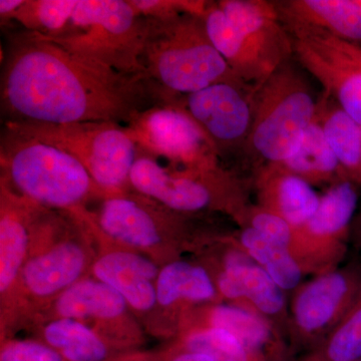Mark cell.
<instances>
[{
  "mask_svg": "<svg viewBox=\"0 0 361 361\" xmlns=\"http://www.w3.org/2000/svg\"><path fill=\"white\" fill-rule=\"evenodd\" d=\"M144 75L121 73L23 30L9 39L1 73L4 122H110L174 102Z\"/></svg>",
  "mask_w": 361,
  "mask_h": 361,
  "instance_id": "obj_1",
  "label": "cell"
},
{
  "mask_svg": "<svg viewBox=\"0 0 361 361\" xmlns=\"http://www.w3.org/2000/svg\"><path fill=\"white\" fill-rule=\"evenodd\" d=\"M1 182L45 209L68 211L87 222V201L106 196L87 169L63 149L4 123L0 142Z\"/></svg>",
  "mask_w": 361,
  "mask_h": 361,
  "instance_id": "obj_2",
  "label": "cell"
},
{
  "mask_svg": "<svg viewBox=\"0 0 361 361\" xmlns=\"http://www.w3.org/2000/svg\"><path fill=\"white\" fill-rule=\"evenodd\" d=\"M141 63L153 82L177 97L218 82H244L209 39L204 16L196 14L148 18Z\"/></svg>",
  "mask_w": 361,
  "mask_h": 361,
  "instance_id": "obj_3",
  "label": "cell"
},
{
  "mask_svg": "<svg viewBox=\"0 0 361 361\" xmlns=\"http://www.w3.org/2000/svg\"><path fill=\"white\" fill-rule=\"evenodd\" d=\"M147 30L148 18L135 13L127 0H78L63 32L39 35L99 65L147 75L141 63Z\"/></svg>",
  "mask_w": 361,
  "mask_h": 361,
  "instance_id": "obj_4",
  "label": "cell"
},
{
  "mask_svg": "<svg viewBox=\"0 0 361 361\" xmlns=\"http://www.w3.org/2000/svg\"><path fill=\"white\" fill-rule=\"evenodd\" d=\"M317 104L306 78L287 61L256 90L244 149L266 166L290 158L314 120Z\"/></svg>",
  "mask_w": 361,
  "mask_h": 361,
  "instance_id": "obj_5",
  "label": "cell"
},
{
  "mask_svg": "<svg viewBox=\"0 0 361 361\" xmlns=\"http://www.w3.org/2000/svg\"><path fill=\"white\" fill-rule=\"evenodd\" d=\"M4 123L70 154L87 169L106 195L132 190L130 174L137 148L125 126L110 122Z\"/></svg>",
  "mask_w": 361,
  "mask_h": 361,
  "instance_id": "obj_6",
  "label": "cell"
},
{
  "mask_svg": "<svg viewBox=\"0 0 361 361\" xmlns=\"http://www.w3.org/2000/svg\"><path fill=\"white\" fill-rule=\"evenodd\" d=\"M133 191L180 214L224 210L239 219L246 209L238 182L222 167L215 170H179L161 165L155 157L137 149L130 174Z\"/></svg>",
  "mask_w": 361,
  "mask_h": 361,
  "instance_id": "obj_7",
  "label": "cell"
},
{
  "mask_svg": "<svg viewBox=\"0 0 361 361\" xmlns=\"http://www.w3.org/2000/svg\"><path fill=\"white\" fill-rule=\"evenodd\" d=\"M125 128L137 149L165 159L170 167L192 171L221 168L213 142L180 106L179 99L142 111Z\"/></svg>",
  "mask_w": 361,
  "mask_h": 361,
  "instance_id": "obj_8",
  "label": "cell"
},
{
  "mask_svg": "<svg viewBox=\"0 0 361 361\" xmlns=\"http://www.w3.org/2000/svg\"><path fill=\"white\" fill-rule=\"evenodd\" d=\"M301 66L361 126V44L313 28H286Z\"/></svg>",
  "mask_w": 361,
  "mask_h": 361,
  "instance_id": "obj_9",
  "label": "cell"
},
{
  "mask_svg": "<svg viewBox=\"0 0 361 361\" xmlns=\"http://www.w3.org/2000/svg\"><path fill=\"white\" fill-rule=\"evenodd\" d=\"M184 214L134 191L106 195L90 223L106 236L125 244L151 250L184 227Z\"/></svg>",
  "mask_w": 361,
  "mask_h": 361,
  "instance_id": "obj_10",
  "label": "cell"
},
{
  "mask_svg": "<svg viewBox=\"0 0 361 361\" xmlns=\"http://www.w3.org/2000/svg\"><path fill=\"white\" fill-rule=\"evenodd\" d=\"M256 90L244 82H218L180 97L179 104L210 137L221 157L245 147Z\"/></svg>",
  "mask_w": 361,
  "mask_h": 361,
  "instance_id": "obj_11",
  "label": "cell"
},
{
  "mask_svg": "<svg viewBox=\"0 0 361 361\" xmlns=\"http://www.w3.org/2000/svg\"><path fill=\"white\" fill-rule=\"evenodd\" d=\"M217 4L245 37L269 77L290 61L291 35L280 18L275 2L220 0Z\"/></svg>",
  "mask_w": 361,
  "mask_h": 361,
  "instance_id": "obj_12",
  "label": "cell"
},
{
  "mask_svg": "<svg viewBox=\"0 0 361 361\" xmlns=\"http://www.w3.org/2000/svg\"><path fill=\"white\" fill-rule=\"evenodd\" d=\"M361 290L358 270L336 271L316 278L297 296L294 318L304 334H314L341 322Z\"/></svg>",
  "mask_w": 361,
  "mask_h": 361,
  "instance_id": "obj_13",
  "label": "cell"
},
{
  "mask_svg": "<svg viewBox=\"0 0 361 361\" xmlns=\"http://www.w3.org/2000/svg\"><path fill=\"white\" fill-rule=\"evenodd\" d=\"M0 293L6 296L28 259V247L40 206L14 193L1 182Z\"/></svg>",
  "mask_w": 361,
  "mask_h": 361,
  "instance_id": "obj_14",
  "label": "cell"
},
{
  "mask_svg": "<svg viewBox=\"0 0 361 361\" xmlns=\"http://www.w3.org/2000/svg\"><path fill=\"white\" fill-rule=\"evenodd\" d=\"M89 265V255L77 240L66 239L27 259L20 278L28 293L45 298L63 293L80 281Z\"/></svg>",
  "mask_w": 361,
  "mask_h": 361,
  "instance_id": "obj_15",
  "label": "cell"
},
{
  "mask_svg": "<svg viewBox=\"0 0 361 361\" xmlns=\"http://www.w3.org/2000/svg\"><path fill=\"white\" fill-rule=\"evenodd\" d=\"M158 266L146 256L130 251H111L92 265L96 279L110 285L130 307L142 312L151 310L157 302Z\"/></svg>",
  "mask_w": 361,
  "mask_h": 361,
  "instance_id": "obj_16",
  "label": "cell"
},
{
  "mask_svg": "<svg viewBox=\"0 0 361 361\" xmlns=\"http://www.w3.org/2000/svg\"><path fill=\"white\" fill-rule=\"evenodd\" d=\"M286 28L319 30L361 44V6L357 0H286L275 2Z\"/></svg>",
  "mask_w": 361,
  "mask_h": 361,
  "instance_id": "obj_17",
  "label": "cell"
},
{
  "mask_svg": "<svg viewBox=\"0 0 361 361\" xmlns=\"http://www.w3.org/2000/svg\"><path fill=\"white\" fill-rule=\"evenodd\" d=\"M260 208L276 214L300 229L314 215L320 198L312 185L273 166H264L258 179Z\"/></svg>",
  "mask_w": 361,
  "mask_h": 361,
  "instance_id": "obj_18",
  "label": "cell"
},
{
  "mask_svg": "<svg viewBox=\"0 0 361 361\" xmlns=\"http://www.w3.org/2000/svg\"><path fill=\"white\" fill-rule=\"evenodd\" d=\"M217 286L226 298H245L263 314L276 315L283 310V290L247 254L236 252L227 256Z\"/></svg>",
  "mask_w": 361,
  "mask_h": 361,
  "instance_id": "obj_19",
  "label": "cell"
},
{
  "mask_svg": "<svg viewBox=\"0 0 361 361\" xmlns=\"http://www.w3.org/2000/svg\"><path fill=\"white\" fill-rule=\"evenodd\" d=\"M204 21L209 39L242 82L258 89L269 78L245 37L240 33L217 1H209Z\"/></svg>",
  "mask_w": 361,
  "mask_h": 361,
  "instance_id": "obj_20",
  "label": "cell"
},
{
  "mask_svg": "<svg viewBox=\"0 0 361 361\" xmlns=\"http://www.w3.org/2000/svg\"><path fill=\"white\" fill-rule=\"evenodd\" d=\"M357 202V185L353 180L343 179L331 185L312 218L297 229L299 240L336 244L345 237Z\"/></svg>",
  "mask_w": 361,
  "mask_h": 361,
  "instance_id": "obj_21",
  "label": "cell"
},
{
  "mask_svg": "<svg viewBox=\"0 0 361 361\" xmlns=\"http://www.w3.org/2000/svg\"><path fill=\"white\" fill-rule=\"evenodd\" d=\"M316 116L344 175L361 185V126L325 94L318 99Z\"/></svg>",
  "mask_w": 361,
  "mask_h": 361,
  "instance_id": "obj_22",
  "label": "cell"
},
{
  "mask_svg": "<svg viewBox=\"0 0 361 361\" xmlns=\"http://www.w3.org/2000/svg\"><path fill=\"white\" fill-rule=\"evenodd\" d=\"M128 306L123 297L110 285L97 279H80L59 294L56 312L59 318L110 322L122 317Z\"/></svg>",
  "mask_w": 361,
  "mask_h": 361,
  "instance_id": "obj_23",
  "label": "cell"
},
{
  "mask_svg": "<svg viewBox=\"0 0 361 361\" xmlns=\"http://www.w3.org/2000/svg\"><path fill=\"white\" fill-rule=\"evenodd\" d=\"M273 167L296 176L310 185L331 183L348 179L337 161L317 116L311 123L298 149L286 160L274 164Z\"/></svg>",
  "mask_w": 361,
  "mask_h": 361,
  "instance_id": "obj_24",
  "label": "cell"
},
{
  "mask_svg": "<svg viewBox=\"0 0 361 361\" xmlns=\"http://www.w3.org/2000/svg\"><path fill=\"white\" fill-rule=\"evenodd\" d=\"M44 341L66 361L111 360L108 341L80 320H52L44 329Z\"/></svg>",
  "mask_w": 361,
  "mask_h": 361,
  "instance_id": "obj_25",
  "label": "cell"
},
{
  "mask_svg": "<svg viewBox=\"0 0 361 361\" xmlns=\"http://www.w3.org/2000/svg\"><path fill=\"white\" fill-rule=\"evenodd\" d=\"M157 302L163 307L179 301L204 302L216 296L215 284L203 267L183 261L164 266L156 281Z\"/></svg>",
  "mask_w": 361,
  "mask_h": 361,
  "instance_id": "obj_26",
  "label": "cell"
},
{
  "mask_svg": "<svg viewBox=\"0 0 361 361\" xmlns=\"http://www.w3.org/2000/svg\"><path fill=\"white\" fill-rule=\"evenodd\" d=\"M240 241L247 255L260 265L282 290H290L300 283L302 269L289 249L270 241L248 226L242 231Z\"/></svg>",
  "mask_w": 361,
  "mask_h": 361,
  "instance_id": "obj_27",
  "label": "cell"
},
{
  "mask_svg": "<svg viewBox=\"0 0 361 361\" xmlns=\"http://www.w3.org/2000/svg\"><path fill=\"white\" fill-rule=\"evenodd\" d=\"M210 326L231 334L249 350L262 355L270 341V329L257 313L233 305H218L210 313Z\"/></svg>",
  "mask_w": 361,
  "mask_h": 361,
  "instance_id": "obj_28",
  "label": "cell"
},
{
  "mask_svg": "<svg viewBox=\"0 0 361 361\" xmlns=\"http://www.w3.org/2000/svg\"><path fill=\"white\" fill-rule=\"evenodd\" d=\"M78 0H25L13 20L42 37L59 35L70 23Z\"/></svg>",
  "mask_w": 361,
  "mask_h": 361,
  "instance_id": "obj_29",
  "label": "cell"
},
{
  "mask_svg": "<svg viewBox=\"0 0 361 361\" xmlns=\"http://www.w3.org/2000/svg\"><path fill=\"white\" fill-rule=\"evenodd\" d=\"M361 360V290L327 341L303 361Z\"/></svg>",
  "mask_w": 361,
  "mask_h": 361,
  "instance_id": "obj_30",
  "label": "cell"
},
{
  "mask_svg": "<svg viewBox=\"0 0 361 361\" xmlns=\"http://www.w3.org/2000/svg\"><path fill=\"white\" fill-rule=\"evenodd\" d=\"M182 348L210 355L215 361H267L249 350L234 336L218 327L195 330L188 334Z\"/></svg>",
  "mask_w": 361,
  "mask_h": 361,
  "instance_id": "obj_31",
  "label": "cell"
},
{
  "mask_svg": "<svg viewBox=\"0 0 361 361\" xmlns=\"http://www.w3.org/2000/svg\"><path fill=\"white\" fill-rule=\"evenodd\" d=\"M241 220L247 221L248 227L253 228L265 238L290 251L291 245L299 242L298 231L293 226L276 214L260 207L246 210Z\"/></svg>",
  "mask_w": 361,
  "mask_h": 361,
  "instance_id": "obj_32",
  "label": "cell"
},
{
  "mask_svg": "<svg viewBox=\"0 0 361 361\" xmlns=\"http://www.w3.org/2000/svg\"><path fill=\"white\" fill-rule=\"evenodd\" d=\"M135 13L142 18H175L184 13L204 16L209 1L204 0H127Z\"/></svg>",
  "mask_w": 361,
  "mask_h": 361,
  "instance_id": "obj_33",
  "label": "cell"
},
{
  "mask_svg": "<svg viewBox=\"0 0 361 361\" xmlns=\"http://www.w3.org/2000/svg\"><path fill=\"white\" fill-rule=\"evenodd\" d=\"M0 361H66L44 342L13 341L2 343Z\"/></svg>",
  "mask_w": 361,
  "mask_h": 361,
  "instance_id": "obj_34",
  "label": "cell"
},
{
  "mask_svg": "<svg viewBox=\"0 0 361 361\" xmlns=\"http://www.w3.org/2000/svg\"><path fill=\"white\" fill-rule=\"evenodd\" d=\"M168 361H215L210 355L182 348L169 356Z\"/></svg>",
  "mask_w": 361,
  "mask_h": 361,
  "instance_id": "obj_35",
  "label": "cell"
},
{
  "mask_svg": "<svg viewBox=\"0 0 361 361\" xmlns=\"http://www.w3.org/2000/svg\"><path fill=\"white\" fill-rule=\"evenodd\" d=\"M25 0H1L0 1V16L1 23L13 20V14L23 6Z\"/></svg>",
  "mask_w": 361,
  "mask_h": 361,
  "instance_id": "obj_36",
  "label": "cell"
},
{
  "mask_svg": "<svg viewBox=\"0 0 361 361\" xmlns=\"http://www.w3.org/2000/svg\"><path fill=\"white\" fill-rule=\"evenodd\" d=\"M357 1H358V4H360L361 6V0H357Z\"/></svg>",
  "mask_w": 361,
  "mask_h": 361,
  "instance_id": "obj_37",
  "label": "cell"
},
{
  "mask_svg": "<svg viewBox=\"0 0 361 361\" xmlns=\"http://www.w3.org/2000/svg\"><path fill=\"white\" fill-rule=\"evenodd\" d=\"M360 361H361V360H360Z\"/></svg>",
  "mask_w": 361,
  "mask_h": 361,
  "instance_id": "obj_38",
  "label": "cell"
}]
</instances>
